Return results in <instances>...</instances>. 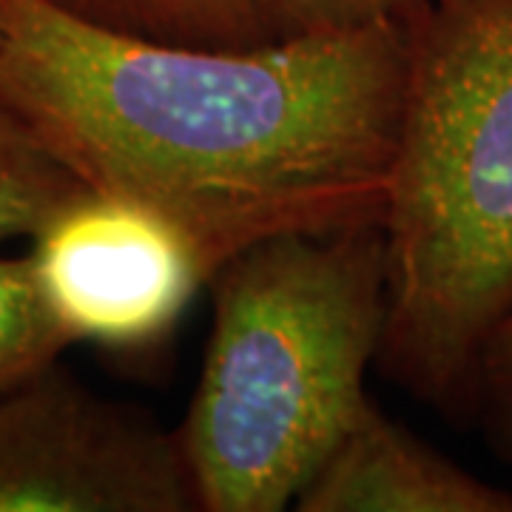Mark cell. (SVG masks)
Wrapping results in <instances>:
<instances>
[{
  "label": "cell",
  "instance_id": "cell-1",
  "mask_svg": "<svg viewBox=\"0 0 512 512\" xmlns=\"http://www.w3.org/2000/svg\"><path fill=\"white\" fill-rule=\"evenodd\" d=\"M407 26L183 46L0 0V109L89 191L177 222L211 274L285 234L382 225Z\"/></svg>",
  "mask_w": 512,
  "mask_h": 512
},
{
  "label": "cell",
  "instance_id": "cell-2",
  "mask_svg": "<svg viewBox=\"0 0 512 512\" xmlns=\"http://www.w3.org/2000/svg\"><path fill=\"white\" fill-rule=\"evenodd\" d=\"M382 234L379 365L421 402L458 410L512 311V0H424L407 23Z\"/></svg>",
  "mask_w": 512,
  "mask_h": 512
},
{
  "label": "cell",
  "instance_id": "cell-3",
  "mask_svg": "<svg viewBox=\"0 0 512 512\" xmlns=\"http://www.w3.org/2000/svg\"><path fill=\"white\" fill-rule=\"evenodd\" d=\"M208 285L214 328L177 430L197 501L279 512L370 402L387 319L382 225L256 242Z\"/></svg>",
  "mask_w": 512,
  "mask_h": 512
},
{
  "label": "cell",
  "instance_id": "cell-4",
  "mask_svg": "<svg viewBox=\"0 0 512 512\" xmlns=\"http://www.w3.org/2000/svg\"><path fill=\"white\" fill-rule=\"evenodd\" d=\"M200 510L177 430L55 362L0 396V512Z\"/></svg>",
  "mask_w": 512,
  "mask_h": 512
},
{
  "label": "cell",
  "instance_id": "cell-5",
  "mask_svg": "<svg viewBox=\"0 0 512 512\" xmlns=\"http://www.w3.org/2000/svg\"><path fill=\"white\" fill-rule=\"evenodd\" d=\"M32 265L77 342L134 350L177 325L208 271L177 222L140 202L83 191L32 237Z\"/></svg>",
  "mask_w": 512,
  "mask_h": 512
},
{
  "label": "cell",
  "instance_id": "cell-6",
  "mask_svg": "<svg viewBox=\"0 0 512 512\" xmlns=\"http://www.w3.org/2000/svg\"><path fill=\"white\" fill-rule=\"evenodd\" d=\"M299 512H512V493L441 456L373 402L296 498Z\"/></svg>",
  "mask_w": 512,
  "mask_h": 512
},
{
  "label": "cell",
  "instance_id": "cell-7",
  "mask_svg": "<svg viewBox=\"0 0 512 512\" xmlns=\"http://www.w3.org/2000/svg\"><path fill=\"white\" fill-rule=\"evenodd\" d=\"M123 35L183 46L251 49L288 35L268 0H49Z\"/></svg>",
  "mask_w": 512,
  "mask_h": 512
},
{
  "label": "cell",
  "instance_id": "cell-8",
  "mask_svg": "<svg viewBox=\"0 0 512 512\" xmlns=\"http://www.w3.org/2000/svg\"><path fill=\"white\" fill-rule=\"evenodd\" d=\"M86 185L0 109V245L32 239Z\"/></svg>",
  "mask_w": 512,
  "mask_h": 512
},
{
  "label": "cell",
  "instance_id": "cell-9",
  "mask_svg": "<svg viewBox=\"0 0 512 512\" xmlns=\"http://www.w3.org/2000/svg\"><path fill=\"white\" fill-rule=\"evenodd\" d=\"M72 345L40 291L32 256H0V396L60 362Z\"/></svg>",
  "mask_w": 512,
  "mask_h": 512
},
{
  "label": "cell",
  "instance_id": "cell-10",
  "mask_svg": "<svg viewBox=\"0 0 512 512\" xmlns=\"http://www.w3.org/2000/svg\"><path fill=\"white\" fill-rule=\"evenodd\" d=\"M288 35L359 32L373 26H407L424 0H268Z\"/></svg>",
  "mask_w": 512,
  "mask_h": 512
},
{
  "label": "cell",
  "instance_id": "cell-11",
  "mask_svg": "<svg viewBox=\"0 0 512 512\" xmlns=\"http://www.w3.org/2000/svg\"><path fill=\"white\" fill-rule=\"evenodd\" d=\"M487 419L493 444L512 456V311L495 325L473 376V399Z\"/></svg>",
  "mask_w": 512,
  "mask_h": 512
}]
</instances>
